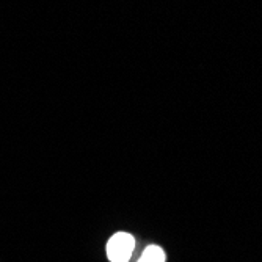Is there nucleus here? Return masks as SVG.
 <instances>
[{
	"label": "nucleus",
	"instance_id": "nucleus-1",
	"mask_svg": "<svg viewBox=\"0 0 262 262\" xmlns=\"http://www.w3.org/2000/svg\"><path fill=\"white\" fill-rule=\"evenodd\" d=\"M135 239L129 232H116L107 244V256L112 262H127L134 253Z\"/></svg>",
	"mask_w": 262,
	"mask_h": 262
},
{
	"label": "nucleus",
	"instance_id": "nucleus-2",
	"mask_svg": "<svg viewBox=\"0 0 262 262\" xmlns=\"http://www.w3.org/2000/svg\"><path fill=\"white\" fill-rule=\"evenodd\" d=\"M138 262H165V251L157 245H149L143 251Z\"/></svg>",
	"mask_w": 262,
	"mask_h": 262
}]
</instances>
